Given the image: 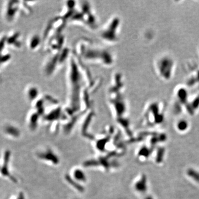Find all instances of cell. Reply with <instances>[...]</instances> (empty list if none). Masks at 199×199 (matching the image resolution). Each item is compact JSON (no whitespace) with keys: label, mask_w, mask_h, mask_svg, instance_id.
Returning a JSON list of instances; mask_svg holds the SVG:
<instances>
[{"label":"cell","mask_w":199,"mask_h":199,"mask_svg":"<svg viewBox=\"0 0 199 199\" xmlns=\"http://www.w3.org/2000/svg\"><path fill=\"white\" fill-rule=\"evenodd\" d=\"M11 152L9 150H5L0 160V177L8 180L12 183H17V179L12 175L10 170V161Z\"/></svg>","instance_id":"obj_1"},{"label":"cell","mask_w":199,"mask_h":199,"mask_svg":"<svg viewBox=\"0 0 199 199\" xmlns=\"http://www.w3.org/2000/svg\"><path fill=\"white\" fill-rule=\"evenodd\" d=\"M37 156L40 160L54 165H57L59 162L58 157L50 148H47L38 152Z\"/></svg>","instance_id":"obj_2"},{"label":"cell","mask_w":199,"mask_h":199,"mask_svg":"<svg viewBox=\"0 0 199 199\" xmlns=\"http://www.w3.org/2000/svg\"><path fill=\"white\" fill-rule=\"evenodd\" d=\"M4 133L11 139H17L21 136V131L17 127L12 124L6 125L4 128Z\"/></svg>","instance_id":"obj_3"},{"label":"cell","mask_w":199,"mask_h":199,"mask_svg":"<svg viewBox=\"0 0 199 199\" xmlns=\"http://www.w3.org/2000/svg\"><path fill=\"white\" fill-rule=\"evenodd\" d=\"M7 5L6 7V11L5 12V17L6 18L8 21H12L15 18V16L17 14L18 9H17V7L16 4H14Z\"/></svg>","instance_id":"obj_4"},{"label":"cell","mask_w":199,"mask_h":199,"mask_svg":"<svg viewBox=\"0 0 199 199\" xmlns=\"http://www.w3.org/2000/svg\"><path fill=\"white\" fill-rule=\"evenodd\" d=\"M73 176L76 181L85 182L86 181V176L85 174L80 169L76 168L73 170Z\"/></svg>","instance_id":"obj_5"},{"label":"cell","mask_w":199,"mask_h":199,"mask_svg":"<svg viewBox=\"0 0 199 199\" xmlns=\"http://www.w3.org/2000/svg\"><path fill=\"white\" fill-rule=\"evenodd\" d=\"M9 199H25L24 194L22 192H20L18 194L12 196Z\"/></svg>","instance_id":"obj_6"}]
</instances>
